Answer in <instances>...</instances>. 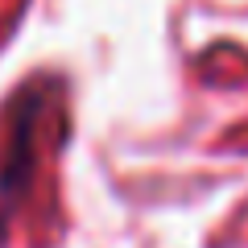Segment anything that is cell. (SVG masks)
<instances>
[{
  "label": "cell",
  "mask_w": 248,
  "mask_h": 248,
  "mask_svg": "<svg viewBox=\"0 0 248 248\" xmlns=\"http://www.w3.org/2000/svg\"><path fill=\"white\" fill-rule=\"evenodd\" d=\"M29 133H33V116H21L17 128H13V141L9 149H4V170H0V203H4V195H9V203L21 195V186L29 182V157H33V149H29Z\"/></svg>",
  "instance_id": "1"
}]
</instances>
